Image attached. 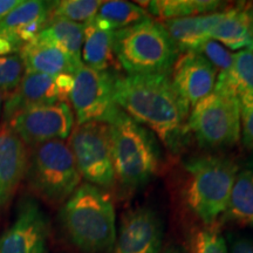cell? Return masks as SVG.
<instances>
[{
	"label": "cell",
	"instance_id": "1",
	"mask_svg": "<svg viewBox=\"0 0 253 253\" xmlns=\"http://www.w3.org/2000/svg\"><path fill=\"white\" fill-rule=\"evenodd\" d=\"M114 97L120 109L149 129L168 150H183L189 140L191 108L169 75H115Z\"/></svg>",
	"mask_w": 253,
	"mask_h": 253
},
{
	"label": "cell",
	"instance_id": "2",
	"mask_svg": "<svg viewBox=\"0 0 253 253\" xmlns=\"http://www.w3.org/2000/svg\"><path fill=\"white\" fill-rule=\"evenodd\" d=\"M59 219L69 242L82 253H112L115 209L108 194L89 183L79 185L62 204Z\"/></svg>",
	"mask_w": 253,
	"mask_h": 253
},
{
	"label": "cell",
	"instance_id": "3",
	"mask_svg": "<svg viewBox=\"0 0 253 253\" xmlns=\"http://www.w3.org/2000/svg\"><path fill=\"white\" fill-rule=\"evenodd\" d=\"M109 131L115 182L126 190L143 188L160 167L157 137L123 110L109 125Z\"/></svg>",
	"mask_w": 253,
	"mask_h": 253
},
{
	"label": "cell",
	"instance_id": "4",
	"mask_svg": "<svg viewBox=\"0 0 253 253\" xmlns=\"http://www.w3.org/2000/svg\"><path fill=\"white\" fill-rule=\"evenodd\" d=\"M114 54L126 74L170 77L179 52L162 23L151 18L115 31Z\"/></svg>",
	"mask_w": 253,
	"mask_h": 253
},
{
	"label": "cell",
	"instance_id": "5",
	"mask_svg": "<svg viewBox=\"0 0 253 253\" xmlns=\"http://www.w3.org/2000/svg\"><path fill=\"white\" fill-rule=\"evenodd\" d=\"M185 171L186 204L198 219L211 225L225 211L238 167L224 157L201 156L189 160Z\"/></svg>",
	"mask_w": 253,
	"mask_h": 253
},
{
	"label": "cell",
	"instance_id": "6",
	"mask_svg": "<svg viewBox=\"0 0 253 253\" xmlns=\"http://www.w3.org/2000/svg\"><path fill=\"white\" fill-rule=\"evenodd\" d=\"M25 178L34 194L53 204L65 203L81 184L72 151L59 140L31 148Z\"/></svg>",
	"mask_w": 253,
	"mask_h": 253
},
{
	"label": "cell",
	"instance_id": "7",
	"mask_svg": "<svg viewBox=\"0 0 253 253\" xmlns=\"http://www.w3.org/2000/svg\"><path fill=\"white\" fill-rule=\"evenodd\" d=\"M189 130L208 149L232 147L240 140V107L237 94L223 81L190 110Z\"/></svg>",
	"mask_w": 253,
	"mask_h": 253
},
{
	"label": "cell",
	"instance_id": "8",
	"mask_svg": "<svg viewBox=\"0 0 253 253\" xmlns=\"http://www.w3.org/2000/svg\"><path fill=\"white\" fill-rule=\"evenodd\" d=\"M68 147L81 178L100 189H110L115 183L109 125L88 122L77 125L68 137Z\"/></svg>",
	"mask_w": 253,
	"mask_h": 253
},
{
	"label": "cell",
	"instance_id": "9",
	"mask_svg": "<svg viewBox=\"0 0 253 253\" xmlns=\"http://www.w3.org/2000/svg\"><path fill=\"white\" fill-rule=\"evenodd\" d=\"M74 82L69 95L77 125L101 122L110 125L121 109L114 97L115 75L110 71H95L82 65L73 75Z\"/></svg>",
	"mask_w": 253,
	"mask_h": 253
},
{
	"label": "cell",
	"instance_id": "10",
	"mask_svg": "<svg viewBox=\"0 0 253 253\" xmlns=\"http://www.w3.org/2000/svg\"><path fill=\"white\" fill-rule=\"evenodd\" d=\"M74 113L68 102L31 107L6 123L24 142L34 148L49 141H63L74 128Z\"/></svg>",
	"mask_w": 253,
	"mask_h": 253
},
{
	"label": "cell",
	"instance_id": "11",
	"mask_svg": "<svg viewBox=\"0 0 253 253\" xmlns=\"http://www.w3.org/2000/svg\"><path fill=\"white\" fill-rule=\"evenodd\" d=\"M49 220L34 198L20 201L11 226L0 236V253H46Z\"/></svg>",
	"mask_w": 253,
	"mask_h": 253
},
{
	"label": "cell",
	"instance_id": "12",
	"mask_svg": "<svg viewBox=\"0 0 253 253\" xmlns=\"http://www.w3.org/2000/svg\"><path fill=\"white\" fill-rule=\"evenodd\" d=\"M74 78L71 74L48 75L24 72L17 89L5 99V122L7 123L17 114L31 107L68 102Z\"/></svg>",
	"mask_w": 253,
	"mask_h": 253
},
{
	"label": "cell",
	"instance_id": "13",
	"mask_svg": "<svg viewBox=\"0 0 253 253\" xmlns=\"http://www.w3.org/2000/svg\"><path fill=\"white\" fill-rule=\"evenodd\" d=\"M163 236V221L156 211L131 209L121 218L112 253H161Z\"/></svg>",
	"mask_w": 253,
	"mask_h": 253
},
{
	"label": "cell",
	"instance_id": "14",
	"mask_svg": "<svg viewBox=\"0 0 253 253\" xmlns=\"http://www.w3.org/2000/svg\"><path fill=\"white\" fill-rule=\"evenodd\" d=\"M218 77L212 63L199 53H183L170 73L175 89L189 103L190 108L214 89Z\"/></svg>",
	"mask_w": 253,
	"mask_h": 253
},
{
	"label": "cell",
	"instance_id": "15",
	"mask_svg": "<svg viewBox=\"0 0 253 253\" xmlns=\"http://www.w3.org/2000/svg\"><path fill=\"white\" fill-rule=\"evenodd\" d=\"M50 1L23 0L0 21V39L19 53L38 37L49 21Z\"/></svg>",
	"mask_w": 253,
	"mask_h": 253
},
{
	"label": "cell",
	"instance_id": "16",
	"mask_svg": "<svg viewBox=\"0 0 253 253\" xmlns=\"http://www.w3.org/2000/svg\"><path fill=\"white\" fill-rule=\"evenodd\" d=\"M28 150L8 126L0 129V212L12 201L25 178Z\"/></svg>",
	"mask_w": 253,
	"mask_h": 253
},
{
	"label": "cell",
	"instance_id": "17",
	"mask_svg": "<svg viewBox=\"0 0 253 253\" xmlns=\"http://www.w3.org/2000/svg\"><path fill=\"white\" fill-rule=\"evenodd\" d=\"M19 54L23 60L25 72L31 73L74 75L82 65V62L77 61L60 47L38 38L26 43Z\"/></svg>",
	"mask_w": 253,
	"mask_h": 253
},
{
	"label": "cell",
	"instance_id": "18",
	"mask_svg": "<svg viewBox=\"0 0 253 253\" xmlns=\"http://www.w3.org/2000/svg\"><path fill=\"white\" fill-rule=\"evenodd\" d=\"M211 39L232 50L253 52V8L236 5L221 11L219 21L211 32Z\"/></svg>",
	"mask_w": 253,
	"mask_h": 253
},
{
	"label": "cell",
	"instance_id": "19",
	"mask_svg": "<svg viewBox=\"0 0 253 253\" xmlns=\"http://www.w3.org/2000/svg\"><path fill=\"white\" fill-rule=\"evenodd\" d=\"M221 11L197 17H189L163 21L166 28L178 52L198 53L211 39V32L219 21Z\"/></svg>",
	"mask_w": 253,
	"mask_h": 253
},
{
	"label": "cell",
	"instance_id": "20",
	"mask_svg": "<svg viewBox=\"0 0 253 253\" xmlns=\"http://www.w3.org/2000/svg\"><path fill=\"white\" fill-rule=\"evenodd\" d=\"M114 31L97 24L94 18L84 24L82 63L95 71H109L116 60L114 54Z\"/></svg>",
	"mask_w": 253,
	"mask_h": 253
},
{
	"label": "cell",
	"instance_id": "21",
	"mask_svg": "<svg viewBox=\"0 0 253 253\" xmlns=\"http://www.w3.org/2000/svg\"><path fill=\"white\" fill-rule=\"evenodd\" d=\"M136 4H142L148 14H153L163 21L213 13L221 6V2L216 0H157L138 1Z\"/></svg>",
	"mask_w": 253,
	"mask_h": 253
},
{
	"label": "cell",
	"instance_id": "22",
	"mask_svg": "<svg viewBox=\"0 0 253 253\" xmlns=\"http://www.w3.org/2000/svg\"><path fill=\"white\" fill-rule=\"evenodd\" d=\"M37 38L60 47L77 61L82 62L84 24L74 23L66 19H50Z\"/></svg>",
	"mask_w": 253,
	"mask_h": 253
},
{
	"label": "cell",
	"instance_id": "23",
	"mask_svg": "<svg viewBox=\"0 0 253 253\" xmlns=\"http://www.w3.org/2000/svg\"><path fill=\"white\" fill-rule=\"evenodd\" d=\"M95 21L110 31H120L151 19L148 12L136 2L112 0L102 1L94 17Z\"/></svg>",
	"mask_w": 253,
	"mask_h": 253
},
{
	"label": "cell",
	"instance_id": "24",
	"mask_svg": "<svg viewBox=\"0 0 253 253\" xmlns=\"http://www.w3.org/2000/svg\"><path fill=\"white\" fill-rule=\"evenodd\" d=\"M224 214L238 224L253 225V172L250 170L237 175Z\"/></svg>",
	"mask_w": 253,
	"mask_h": 253
},
{
	"label": "cell",
	"instance_id": "25",
	"mask_svg": "<svg viewBox=\"0 0 253 253\" xmlns=\"http://www.w3.org/2000/svg\"><path fill=\"white\" fill-rule=\"evenodd\" d=\"M217 79L226 84L237 96L253 95V52L245 49L233 53L231 68L218 74Z\"/></svg>",
	"mask_w": 253,
	"mask_h": 253
},
{
	"label": "cell",
	"instance_id": "26",
	"mask_svg": "<svg viewBox=\"0 0 253 253\" xmlns=\"http://www.w3.org/2000/svg\"><path fill=\"white\" fill-rule=\"evenodd\" d=\"M102 1L99 0H60L50 1V19H66L79 24H86L91 20Z\"/></svg>",
	"mask_w": 253,
	"mask_h": 253
},
{
	"label": "cell",
	"instance_id": "27",
	"mask_svg": "<svg viewBox=\"0 0 253 253\" xmlns=\"http://www.w3.org/2000/svg\"><path fill=\"white\" fill-rule=\"evenodd\" d=\"M24 71V63L19 53L0 56V91L5 97L17 89Z\"/></svg>",
	"mask_w": 253,
	"mask_h": 253
},
{
	"label": "cell",
	"instance_id": "28",
	"mask_svg": "<svg viewBox=\"0 0 253 253\" xmlns=\"http://www.w3.org/2000/svg\"><path fill=\"white\" fill-rule=\"evenodd\" d=\"M192 251L194 253H229L225 239L213 230H202L196 233Z\"/></svg>",
	"mask_w": 253,
	"mask_h": 253
},
{
	"label": "cell",
	"instance_id": "29",
	"mask_svg": "<svg viewBox=\"0 0 253 253\" xmlns=\"http://www.w3.org/2000/svg\"><path fill=\"white\" fill-rule=\"evenodd\" d=\"M199 54L205 56L212 66L220 73L229 71L233 62V53H230L226 47L214 40H209L205 45L199 50Z\"/></svg>",
	"mask_w": 253,
	"mask_h": 253
},
{
	"label": "cell",
	"instance_id": "30",
	"mask_svg": "<svg viewBox=\"0 0 253 253\" xmlns=\"http://www.w3.org/2000/svg\"><path fill=\"white\" fill-rule=\"evenodd\" d=\"M240 107V137L248 149L253 150V95L238 96Z\"/></svg>",
	"mask_w": 253,
	"mask_h": 253
},
{
	"label": "cell",
	"instance_id": "31",
	"mask_svg": "<svg viewBox=\"0 0 253 253\" xmlns=\"http://www.w3.org/2000/svg\"><path fill=\"white\" fill-rule=\"evenodd\" d=\"M229 253H253V238L243 235L229 236Z\"/></svg>",
	"mask_w": 253,
	"mask_h": 253
},
{
	"label": "cell",
	"instance_id": "32",
	"mask_svg": "<svg viewBox=\"0 0 253 253\" xmlns=\"http://www.w3.org/2000/svg\"><path fill=\"white\" fill-rule=\"evenodd\" d=\"M23 0H0V21L7 15L12 9L20 5Z\"/></svg>",
	"mask_w": 253,
	"mask_h": 253
},
{
	"label": "cell",
	"instance_id": "33",
	"mask_svg": "<svg viewBox=\"0 0 253 253\" xmlns=\"http://www.w3.org/2000/svg\"><path fill=\"white\" fill-rule=\"evenodd\" d=\"M161 253H185V252L181 249L175 248V246H170V248L166 249L163 252H161Z\"/></svg>",
	"mask_w": 253,
	"mask_h": 253
},
{
	"label": "cell",
	"instance_id": "34",
	"mask_svg": "<svg viewBox=\"0 0 253 253\" xmlns=\"http://www.w3.org/2000/svg\"><path fill=\"white\" fill-rule=\"evenodd\" d=\"M4 94L0 91V114H1V106H2V101H4Z\"/></svg>",
	"mask_w": 253,
	"mask_h": 253
}]
</instances>
